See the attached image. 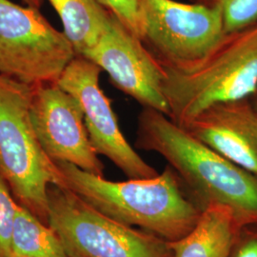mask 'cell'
I'll return each instance as SVG.
<instances>
[{
  "mask_svg": "<svg viewBox=\"0 0 257 257\" xmlns=\"http://www.w3.org/2000/svg\"><path fill=\"white\" fill-rule=\"evenodd\" d=\"M135 145L162 156L202 210L223 205L241 228L257 224V175L204 145L161 111L141 110Z\"/></svg>",
  "mask_w": 257,
  "mask_h": 257,
  "instance_id": "1",
  "label": "cell"
},
{
  "mask_svg": "<svg viewBox=\"0 0 257 257\" xmlns=\"http://www.w3.org/2000/svg\"><path fill=\"white\" fill-rule=\"evenodd\" d=\"M65 187L97 211L128 227H138L168 242L188 234L202 209L168 165L145 179L110 181L66 162H55Z\"/></svg>",
  "mask_w": 257,
  "mask_h": 257,
  "instance_id": "2",
  "label": "cell"
},
{
  "mask_svg": "<svg viewBox=\"0 0 257 257\" xmlns=\"http://www.w3.org/2000/svg\"><path fill=\"white\" fill-rule=\"evenodd\" d=\"M169 117L184 127L211 105L257 92V23L226 34L209 54L184 69H163Z\"/></svg>",
  "mask_w": 257,
  "mask_h": 257,
  "instance_id": "3",
  "label": "cell"
},
{
  "mask_svg": "<svg viewBox=\"0 0 257 257\" xmlns=\"http://www.w3.org/2000/svg\"><path fill=\"white\" fill-rule=\"evenodd\" d=\"M34 87L0 74V175L17 202L48 224L49 189L63 175L41 147L31 117Z\"/></svg>",
  "mask_w": 257,
  "mask_h": 257,
  "instance_id": "4",
  "label": "cell"
},
{
  "mask_svg": "<svg viewBox=\"0 0 257 257\" xmlns=\"http://www.w3.org/2000/svg\"><path fill=\"white\" fill-rule=\"evenodd\" d=\"M48 225L70 257H173L169 242L105 215L70 189H49Z\"/></svg>",
  "mask_w": 257,
  "mask_h": 257,
  "instance_id": "5",
  "label": "cell"
},
{
  "mask_svg": "<svg viewBox=\"0 0 257 257\" xmlns=\"http://www.w3.org/2000/svg\"><path fill=\"white\" fill-rule=\"evenodd\" d=\"M75 56L37 8L0 0V74L32 87L54 84Z\"/></svg>",
  "mask_w": 257,
  "mask_h": 257,
  "instance_id": "6",
  "label": "cell"
},
{
  "mask_svg": "<svg viewBox=\"0 0 257 257\" xmlns=\"http://www.w3.org/2000/svg\"><path fill=\"white\" fill-rule=\"evenodd\" d=\"M140 40L163 69H184L226 35L218 10L175 0H139Z\"/></svg>",
  "mask_w": 257,
  "mask_h": 257,
  "instance_id": "7",
  "label": "cell"
},
{
  "mask_svg": "<svg viewBox=\"0 0 257 257\" xmlns=\"http://www.w3.org/2000/svg\"><path fill=\"white\" fill-rule=\"evenodd\" d=\"M101 72L88 58L76 55L56 84L80 104L88 136L98 156L109 158L128 179L153 178L157 171L141 158L120 130L110 100L99 85Z\"/></svg>",
  "mask_w": 257,
  "mask_h": 257,
  "instance_id": "8",
  "label": "cell"
},
{
  "mask_svg": "<svg viewBox=\"0 0 257 257\" xmlns=\"http://www.w3.org/2000/svg\"><path fill=\"white\" fill-rule=\"evenodd\" d=\"M31 117L38 141L55 162H66L103 175L104 166L93 150L80 104L56 83L34 87Z\"/></svg>",
  "mask_w": 257,
  "mask_h": 257,
  "instance_id": "9",
  "label": "cell"
},
{
  "mask_svg": "<svg viewBox=\"0 0 257 257\" xmlns=\"http://www.w3.org/2000/svg\"><path fill=\"white\" fill-rule=\"evenodd\" d=\"M81 56L106 72L115 88L143 108L154 109L169 116L162 90L163 68L141 40L115 17L97 43Z\"/></svg>",
  "mask_w": 257,
  "mask_h": 257,
  "instance_id": "10",
  "label": "cell"
},
{
  "mask_svg": "<svg viewBox=\"0 0 257 257\" xmlns=\"http://www.w3.org/2000/svg\"><path fill=\"white\" fill-rule=\"evenodd\" d=\"M183 128L204 145L257 175V110L250 97L215 103Z\"/></svg>",
  "mask_w": 257,
  "mask_h": 257,
  "instance_id": "11",
  "label": "cell"
},
{
  "mask_svg": "<svg viewBox=\"0 0 257 257\" xmlns=\"http://www.w3.org/2000/svg\"><path fill=\"white\" fill-rule=\"evenodd\" d=\"M240 228L228 207L210 205L193 230L169 245L173 257H229Z\"/></svg>",
  "mask_w": 257,
  "mask_h": 257,
  "instance_id": "12",
  "label": "cell"
},
{
  "mask_svg": "<svg viewBox=\"0 0 257 257\" xmlns=\"http://www.w3.org/2000/svg\"><path fill=\"white\" fill-rule=\"evenodd\" d=\"M62 21L65 36L76 55L94 46L110 26L113 16L97 0H48Z\"/></svg>",
  "mask_w": 257,
  "mask_h": 257,
  "instance_id": "13",
  "label": "cell"
},
{
  "mask_svg": "<svg viewBox=\"0 0 257 257\" xmlns=\"http://www.w3.org/2000/svg\"><path fill=\"white\" fill-rule=\"evenodd\" d=\"M14 257H70L55 230L18 205L12 238Z\"/></svg>",
  "mask_w": 257,
  "mask_h": 257,
  "instance_id": "14",
  "label": "cell"
},
{
  "mask_svg": "<svg viewBox=\"0 0 257 257\" xmlns=\"http://www.w3.org/2000/svg\"><path fill=\"white\" fill-rule=\"evenodd\" d=\"M220 12L225 33L229 34L257 23V0H189Z\"/></svg>",
  "mask_w": 257,
  "mask_h": 257,
  "instance_id": "15",
  "label": "cell"
},
{
  "mask_svg": "<svg viewBox=\"0 0 257 257\" xmlns=\"http://www.w3.org/2000/svg\"><path fill=\"white\" fill-rule=\"evenodd\" d=\"M0 175V257H14L12 238L19 203Z\"/></svg>",
  "mask_w": 257,
  "mask_h": 257,
  "instance_id": "16",
  "label": "cell"
},
{
  "mask_svg": "<svg viewBox=\"0 0 257 257\" xmlns=\"http://www.w3.org/2000/svg\"><path fill=\"white\" fill-rule=\"evenodd\" d=\"M102 6L119 20L128 31L140 39L142 17L139 0H97Z\"/></svg>",
  "mask_w": 257,
  "mask_h": 257,
  "instance_id": "17",
  "label": "cell"
},
{
  "mask_svg": "<svg viewBox=\"0 0 257 257\" xmlns=\"http://www.w3.org/2000/svg\"><path fill=\"white\" fill-rule=\"evenodd\" d=\"M229 257H257V224L240 228Z\"/></svg>",
  "mask_w": 257,
  "mask_h": 257,
  "instance_id": "18",
  "label": "cell"
},
{
  "mask_svg": "<svg viewBox=\"0 0 257 257\" xmlns=\"http://www.w3.org/2000/svg\"><path fill=\"white\" fill-rule=\"evenodd\" d=\"M28 6H31V7H35L39 9V7L41 6V2L42 0H23Z\"/></svg>",
  "mask_w": 257,
  "mask_h": 257,
  "instance_id": "19",
  "label": "cell"
},
{
  "mask_svg": "<svg viewBox=\"0 0 257 257\" xmlns=\"http://www.w3.org/2000/svg\"><path fill=\"white\" fill-rule=\"evenodd\" d=\"M250 100L252 102V104H253L255 110H257V92L250 97Z\"/></svg>",
  "mask_w": 257,
  "mask_h": 257,
  "instance_id": "20",
  "label": "cell"
}]
</instances>
